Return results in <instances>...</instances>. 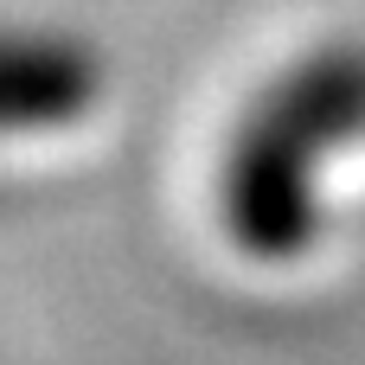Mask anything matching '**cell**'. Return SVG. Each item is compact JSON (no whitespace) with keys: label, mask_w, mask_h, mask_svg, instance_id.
I'll list each match as a JSON object with an SVG mask.
<instances>
[{"label":"cell","mask_w":365,"mask_h":365,"mask_svg":"<svg viewBox=\"0 0 365 365\" xmlns=\"http://www.w3.org/2000/svg\"><path fill=\"white\" fill-rule=\"evenodd\" d=\"M103 90L96 51L71 32H0V135L77 122Z\"/></svg>","instance_id":"obj_2"},{"label":"cell","mask_w":365,"mask_h":365,"mask_svg":"<svg viewBox=\"0 0 365 365\" xmlns=\"http://www.w3.org/2000/svg\"><path fill=\"white\" fill-rule=\"evenodd\" d=\"M365 141V45H327L295 64L225 154V225L250 257H302L321 231V173Z\"/></svg>","instance_id":"obj_1"}]
</instances>
